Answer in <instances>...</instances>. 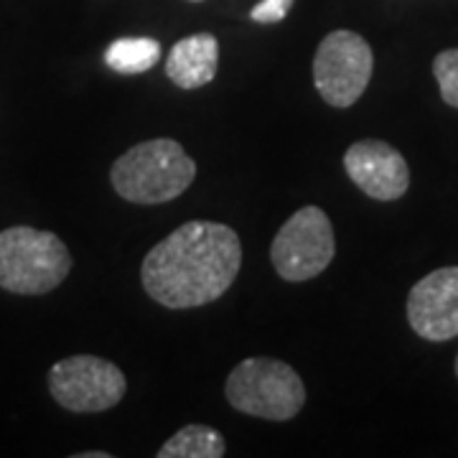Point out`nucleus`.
<instances>
[{"instance_id":"1","label":"nucleus","mask_w":458,"mask_h":458,"mask_svg":"<svg viewBox=\"0 0 458 458\" xmlns=\"http://www.w3.org/2000/svg\"><path fill=\"white\" fill-rule=\"evenodd\" d=\"M242 265L237 232L222 222H186L148 250L140 280L165 309H199L227 293Z\"/></svg>"},{"instance_id":"2","label":"nucleus","mask_w":458,"mask_h":458,"mask_svg":"<svg viewBox=\"0 0 458 458\" xmlns=\"http://www.w3.org/2000/svg\"><path fill=\"white\" fill-rule=\"evenodd\" d=\"M197 179V164L174 138H153L125 150L110 168L114 194L131 204H168Z\"/></svg>"},{"instance_id":"3","label":"nucleus","mask_w":458,"mask_h":458,"mask_svg":"<svg viewBox=\"0 0 458 458\" xmlns=\"http://www.w3.org/2000/svg\"><path fill=\"white\" fill-rule=\"evenodd\" d=\"M72 270L69 247L54 232L8 227L0 232V288L18 295H44Z\"/></svg>"},{"instance_id":"4","label":"nucleus","mask_w":458,"mask_h":458,"mask_svg":"<svg viewBox=\"0 0 458 458\" xmlns=\"http://www.w3.org/2000/svg\"><path fill=\"white\" fill-rule=\"evenodd\" d=\"M227 403L260 420H293L306 405V385L291 364L273 357L242 360L227 377Z\"/></svg>"},{"instance_id":"5","label":"nucleus","mask_w":458,"mask_h":458,"mask_svg":"<svg viewBox=\"0 0 458 458\" xmlns=\"http://www.w3.org/2000/svg\"><path fill=\"white\" fill-rule=\"evenodd\" d=\"M375 72V54L367 38L354 31H331L313 56L316 92L331 107H352L367 92Z\"/></svg>"},{"instance_id":"6","label":"nucleus","mask_w":458,"mask_h":458,"mask_svg":"<svg viewBox=\"0 0 458 458\" xmlns=\"http://www.w3.org/2000/svg\"><path fill=\"white\" fill-rule=\"evenodd\" d=\"M336 255V237L331 219L321 207H303L280 227L273 245L270 262L276 273L288 283H303L327 270Z\"/></svg>"},{"instance_id":"7","label":"nucleus","mask_w":458,"mask_h":458,"mask_svg":"<svg viewBox=\"0 0 458 458\" xmlns=\"http://www.w3.org/2000/svg\"><path fill=\"white\" fill-rule=\"evenodd\" d=\"M49 390L69 412H105L125 397L128 379L113 361L95 354H77L51 367Z\"/></svg>"},{"instance_id":"8","label":"nucleus","mask_w":458,"mask_h":458,"mask_svg":"<svg viewBox=\"0 0 458 458\" xmlns=\"http://www.w3.org/2000/svg\"><path fill=\"white\" fill-rule=\"evenodd\" d=\"M410 328L426 342L458 336V265L420 278L408 295Z\"/></svg>"},{"instance_id":"9","label":"nucleus","mask_w":458,"mask_h":458,"mask_svg":"<svg viewBox=\"0 0 458 458\" xmlns=\"http://www.w3.org/2000/svg\"><path fill=\"white\" fill-rule=\"evenodd\" d=\"M344 171L375 201H397L408 194L410 168L403 153L385 140H357L344 153Z\"/></svg>"},{"instance_id":"10","label":"nucleus","mask_w":458,"mask_h":458,"mask_svg":"<svg viewBox=\"0 0 458 458\" xmlns=\"http://www.w3.org/2000/svg\"><path fill=\"white\" fill-rule=\"evenodd\" d=\"M219 69V41L214 33H194L174 44L165 62V77L181 89H199L214 82Z\"/></svg>"},{"instance_id":"11","label":"nucleus","mask_w":458,"mask_h":458,"mask_svg":"<svg viewBox=\"0 0 458 458\" xmlns=\"http://www.w3.org/2000/svg\"><path fill=\"white\" fill-rule=\"evenodd\" d=\"M227 441L209 426H183L158 448V458H222Z\"/></svg>"},{"instance_id":"12","label":"nucleus","mask_w":458,"mask_h":458,"mask_svg":"<svg viewBox=\"0 0 458 458\" xmlns=\"http://www.w3.org/2000/svg\"><path fill=\"white\" fill-rule=\"evenodd\" d=\"M161 44L156 38H117L105 54L107 66L117 74H143L158 64Z\"/></svg>"},{"instance_id":"13","label":"nucleus","mask_w":458,"mask_h":458,"mask_svg":"<svg viewBox=\"0 0 458 458\" xmlns=\"http://www.w3.org/2000/svg\"><path fill=\"white\" fill-rule=\"evenodd\" d=\"M433 77L443 102L458 110V49H445L433 59Z\"/></svg>"},{"instance_id":"14","label":"nucleus","mask_w":458,"mask_h":458,"mask_svg":"<svg viewBox=\"0 0 458 458\" xmlns=\"http://www.w3.org/2000/svg\"><path fill=\"white\" fill-rule=\"evenodd\" d=\"M295 0H262L260 5H255L250 11V18L255 23H280L283 18L291 13Z\"/></svg>"},{"instance_id":"15","label":"nucleus","mask_w":458,"mask_h":458,"mask_svg":"<svg viewBox=\"0 0 458 458\" xmlns=\"http://www.w3.org/2000/svg\"><path fill=\"white\" fill-rule=\"evenodd\" d=\"M113 454H107V451H87V454H80L77 458H110Z\"/></svg>"},{"instance_id":"16","label":"nucleus","mask_w":458,"mask_h":458,"mask_svg":"<svg viewBox=\"0 0 458 458\" xmlns=\"http://www.w3.org/2000/svg\"><path fill=\"white\" fill-rule=\"evenodd\" d=\"M456 377H458V357H456Z\"/></svg>"},{"instance_id":"17","label":"nucleus","mask_w":458,"mask_h":458,"mask_svg":"<svg viewBox=\"0 0 458 458\" xmlns=\"http://www.w3.org/2000/svg\"><path fill=\"white\" fill-rule=\"evenodd\" d=\"M191 3H201V0H191Z\"/></svg>"}]
</instances>
